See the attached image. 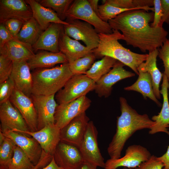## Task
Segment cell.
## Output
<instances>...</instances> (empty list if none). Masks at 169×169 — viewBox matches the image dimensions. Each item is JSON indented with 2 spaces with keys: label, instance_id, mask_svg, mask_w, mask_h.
Wrapping results in <instances>:
<instances>
[{
  "label": "cell",
  "instance_id": "26",
  "mask_svg": "<svg viewBox=\"0 0 169 169\" xmlns=\"http://www.w3.org/2000/svg\"><path fill=\"white\" fill-rule=\"evenodd\" d=\"M27 62L31 70L51 68L57 64L68 63L66 56L61 52L53 53L45 50L38 52Z\"/></svg>",
  "mask_w": 169,
  "mask_h": 169
},
{
  "label": "cell",
  "instance_id": "24",
  "mask_svg": "<svg viewBox=\"0 0 169 169\" xmlns=\"http://www.w3.org/2000/svg\"><path fill=\"white\" fill-rule=\"evenodd\" d=\"M63 24L52 23L45 30L32 47L34 51L45 50L53 53L60 51L59 41Z\"/></svg>",
  "mask_w": 169,
  "mask_h": 169
},
{
  "label": "cell",
  "instance_id": "2",
  "mask_svg": "<svg viewBox=\"0 0 169 169\" xmlns=\"http://www.w3.org/2000/svg\"><path fill=\"white\" fill-rule=\"evenodd\" d=\"M121 114L117 117L116 131L107 150L110 159L121 157L125 145L136 131L144 129H150L155 124L147 115H140L128 104L125 98L119 99Z\"/></svg>",
  "mask_w": 169,
  "mask_h": 169
},
{
  "label": "cell",
  "instance_id": "10",
  "mask_svg": "<svg viewBox=\"0 0 169 169\" xmlns=\"http://www.w3.org/2000/svg\"><path fill=\"white\" fill-rule=\"evenodd\" d=\"M151 156L150 152L145 147L140 145H132L128 147L123 157L107 160L105 162L104 169H116L121 166L136 168L148 159Z\"/></svg>",
  "mask_w": 169,
  "mask_h": 169
},
{
  "label": "cell",
  "instance_id": "20",
  "mask_svg": "<svg viewBox=\"0 0 169 169\" xmlns=\"http://www.w3.org/2000/svg\"><path fill=\"white\" fill-rule=\"evenodd\" d=\"M26 60L13 62V67L11 77L15 84V88L27 96L32 94L33 76Z\"/></svg>",
  "mask_w": 169,
  "mask_h": 169
},
{
  "label": "cell",
  "instance_id": "28",
  "mask_svg": "<svg viewBox=\"0 0 169 169\" xmlns=\"http://www.w3.org/2000/svg\"><path fill=\"white\" fill-rule=\"evenodd\" d=\"M137 80L132 85L125 87L124 90L127 91H135L141 93L143 97L149 98L157 105H161V103L156 97L153 89L152 79L150 74L147 72H139Z\"/></svg>",
  "mask_w": 169,
  "mask_h": 169
},
{
  "label": "cell",
  "instance_id": "27",
  "mask_svg": "<svg viewBox=\"0 0 169 169\" xmlns=\"http://www.w3.org/2000/svg\"><path fill=\"white\" fill-rule=\"evenodd\" d=\"M158 49L149 52L147 58L145 62L141 64L138 68L139 72H147L151 76L152 88L154 94L157 99H161L159 84L162 74L157 68L156 65L157 57L158 55Z\"/></svg>",
  "mask_w": 169,
  "mask_h": 169
},
{
  "label": "cell",
  "instance_id": "38",
  "mask_svg": "<svg viewBox=\"0 0 169 169\" xmlns=\"http://www.w3.org/2000/svg\"><path fill=\"white\" fill-rule=\"evenodd\" d=\"M158 56L163 62L164 67V74L169 83V41L167 39L160 48L158 49Z\"/></svg>",
  "mask_w": 169,
  "mask_h": 169
},
{
  "label": "cell",
  "instance_id": "36",
  "mask_svg": "<svg viewBox=\"0 0 169 169\" xmlns=\"http://www.w3.org/2000/svg\"><path fill=\"white\" fill-rule=\"evenodd\" d=\"M15 88L14 83L11 76L0 83V105L9 100Z\"/></svg>",
  "mask_w": 169,
  "mask_h": 169
},
{
  "label": "cell",
  "instance_id": "53",
  "mask_svg": "<svg viewBox=\"0 0 169 169\" xmlns=\"http://www.w3.org/2000/svg\"></svg>",
  "mask_w": 169,
  "mask_h": 169
},
{
  "label": "cell",
  "instance_id": "32",
  "mask_svg": "<svg viewBox=\"0 0 169 169\" xmlns=\"http://www.w3.org/2000/svg\"><path fill=\"white\" fill-rule=\"evenodd\" d=\"M73 0H41L37 1L42 6L54 10L62 21L67 18V13Z\"/></svg>",
  "mask_w": 169,
  "mask_h": 169
},
{
  "label": "cell",
  "instance_id": "12",
  "mask_svg": "<svg viewBox=\"0 0 169 169\" xmlns=\"http://www.w3.org/2000/svg\"><path fill=\"white\" fill-rule=\"evenodd\" d=\"M125 65L117 61L111 70L95 82L94 90L99 97L107 98L111 94L113 85L120 80L134 76L135 73L126 70Z\"/></svg>",
  "mask_w": 169,
  "mask_h": 169
},
{
  "label": "cell",
  "instance_id": "37",
  "mask_svg": "<svg viewBox=\"0 0 169 169\" xmlns=\"http://www.w3.org/2000/svg\"><path fill=\"white\" fill-rule=\"evenodd\" d=\"M13 67V62L3 55L0 54V83L11 76Z\"/></svg>",
  "mask_w": 169,
  "mask_h": 169
},
{
  "label": "cell",
  "instance_id": "44",
  "mask_svg": "<svg viewBox=\"0 0 169 169\" xmlns=\"http://www.w3.org/2000/svg\"><path fill=\"white\" fill-rule=\"evenodd\" d=\"M158 159L164 164L163 169H169V146L166 152Z\"/></svg>",
  "mask_w": 169,
  "mask_h": 169
},
{
  "label": "cell",
  "instance_id": "15",
  "mask_svg": "<svg viewBox=\"0 0 169 169\" xmlns=\"http://www.w3.org/2000/svg\"><path fill=\"white\" fill-rule=\"evenodd\" d=\"M90 121L85 112L77 116L60 130V141L79 147Z\"/></svg>",
  "mask_w": 169,
  "mask_h": 169
},
{
  "label": "cell",
  "instance_id": "22",
  "mask_svg": "<svg viewBox=\"0 0 169 169\" xmlns=\"http://www.w3.org/2000/svg\"><path fill=\"white\" fill-rule=\"evenodd\" d=\"M0 54L13 62L28 61L35 54L31 45L20 41L17 38H14L0 48Z\"/></svg>",
  "mask_w": 169,
  "mask_h": 169
},
{
  "label": "cell",
  "instance_id": "23",
  "mask_svg": "<svg viewBox=\"0 0 169 169\" xmlns=\"http://www.w3.org/2000/svg\"><path fill=\"white\" fill-rule=\"evenodd\" d=\"M60 51L66 56L69 63L92 53V50L82 44L78 41L73 39L64 32L62 28L59 41Z\"/></svg>",
  "mask_w": 169,
  "mask_h": 169
},
{
  "label": "cell",
  "instance_id": "30",
  "mask_svg": "<svg viewBox=\"0 0 169 169\" xmlns=\"http://www.w3.org/2000/svg\"><path fill=\"white\" fill-rule=\"evenodd\" d=\"M117 61L111 57L104 56L95 62L85 74L96 82L111 70Z\"/></svg>",
  "mask_w": 169,
  "mask_h": 169
},
{
  "label": "cell",
  "instance_id": "4",
  "mask_svg": "<svg viewBox=\"0 0 169 169\" xmlns=\"http://www.w3.org/2000/svg\"><path fill=\"white\" fill-rule=\"evenodd\" d=\"M32 73V94L37 95H55L73 75L69 63L51 68L36 69Z\"/></svg>",
  "mask_w": 169,
  "mask_h": 169
},
{
  "label": "cell",
  "instance_id": "43",
  "mask_svg": "<svg viewBox=\"0 0 169 169\" xmlns=\"http://www.w3.org/2000/svg\"><path fill=\"white\" fill-rule=\"evenodd\" d=\"M163 9V16L159 26L162 27L165 23L169 24V0H161Z\"/></svg>",
  "mask_w": 169,
  "mask_h": 169
},
{
  "label": "cell",
  "instance_id": "21",
  "mask_svg": "<svg viewBox=\"0 0 169 169\" xmlns=\"http://www.w3.org/2000/svg\"><path fill=\"white\" fill-rule=\"evenodd\" d=\"M161 89L160 90L163 98V103L160 112L157 115L153 116L151 120L155 122V125L150 129L149 133L154 134L159 132H164L169 135V103L168 90L169 83L166 75L163 74Z\"/></svg>",
  "mask_w": 169,
  "mask_h": 169
},
{
  "label": "cell",
  "instance_id": "7",
  "mask_svg": "<svg viewBox=\"0 0 169 169\" xmlns=\"http://www.w3.org/2000/svg\"><path fill=\"white\" fill-rule=\"evenodd\" d=\"M98 131L93 122L90 121L83 140L79 147L84 161L97 167L104 168L105 162L99 148Z\"/></svg>",
  "mask_w": 169,
  "mask_h": 169
},
{
  "label": "cell",
  "instance_id": "33",
  "mask_svg": "<svg viewBox=\"0 0 169 169\" xmlns=\"http://www.w3.org/2000/svg\"><path fill=\"white\" fill-rule=\"evenodd\" d=\"M96 58L92 52L69 63L71 73L73 75L85 74L95 62Z\"/></svg>",
  "mask_w": 169,
  "mask_h": 169
},
{
  "label": "cell",
  "instance_id": "50",
  "mask_svg": "<svg viewBox=\"0 0 169 169\" xmlns=\"http://www.w3.org/2000/svg\"><path fill=\"white\" fill-rule=\"evenodd\" d=\"M123 169H138V168L136 167V168H129L124 167V168H123Z\"/></svg>",
  "mask_w": 169,
  "mask_h": 169
},
{
  "label": "cell",
  "instance_id": "3",
  "mask_svg": "<svg viewBox=\"0 0 169 169\" xmlns=\"http://www.w3.org/2000/svg\"><path fill=\"white\" fill-rule=\"evenodd\" d=\"M99 35V45L92 50L96 58L104 56L111 57L128 66L139 75L138 68L146 61L148 54L136 53L124 47L118 41L123 40L124 36L118 30L113 29V32L110 34L100 33Z\"/></svg>",
  "mask_w": 169,
  "mask_h": 169
},
{
  "label": "cell",
  "instance_id": "13",
  "mask_svg": "<svg viewBox=\"0 0 169 169\" xmlns=\"http://www.w3.org/2000/svg\"><path fill=\"white\" fill-rule=\"evenodd\" d=\"M53 157L57 165L63 169H81L84 162L79 148L60 141Z\"/></svg>",
  "mask_w": 169,
  "mask_h": 169
},
{
  "label": "cell",
  "instance_id": "29",
  "mask_svg": "<svg viewBox=\"0 0 169 169\" xmlns=\"http://www.w3.org/2000/svg\"><path fill=\"white\" fill-rule=\"evenodd\" d=\"M44 30L33 18L24 23L17 38L33 46L38 40Z\"/></svg>",
  "mask_w": 169,
  "mask_h": 169
},
{
  "label": "cell",
  "instance_id": "49",
  "mask_svg": "<svg viewBox=\"0 0 169 169\" xmlns=\"http://www.w3.org/2000/svg\"><path fill=\"white\" fill-rule=\"evenodd\" d=\"M6 138V136L3 134L2 131L0 130V145L4 142Z\"/></svg>",
  "mask_w": 169,
  "mask_h": 169
},
{
  "label": "cell",
  "instance_id": "35",
  "mask_svg": "<svg viewBox=\"0 0 169 169\" xmlns=\"http://www.w3.org/2000/svg\"><path fill=\"white\" fill-rule=\"evenodd\" d=\"M16 144L11 139L6 137L0 145V167H8L14 154Z\"/></svg>",
  "mask_w": 169,
  "mask_h": 169
},
{
  "label": "cell",
  "instance_id": "17",
  "mask_svg": "<svg viewBox=\"0 0 169 169\" xmlns=\"http://www.w3.org/2000/svg\"><path fill=\"white\" fill-rule=\"evenodd\" d=\"M31 8L25 1L0 0V23L17 19L25 23L33 18Z\"/></svg>",
  "mask_w": 169,
  "mask_h": 169
},
{
  "label": "cell",
  "instance_id": "52",
  "mask_svg": "<svg viewBox=\"0 0 169 169\" xmlns=\"http://www.w3.org/2000/svg\"><path fill=\"white\" fill-rule=\"evenodd\" d=\"M168 40H169V39H168Z\"/></svg>",
  "mask_w": 169,
  "mask_h": 169
},
{
  "label": "cell",
  "instance_id": "19",
  "mask_svg": "<svg viewBox=\"0 0 169 169\" xmlns=\"http://www.w3.org/2000/svg\"><path fill=\"white\" fill-rule=\"evenodd\" d=\"M4 136L12 140L28 156L34 165L39 162L43 149L34 138L11 130L2 131Z\"/></svg>",
  "mask_w": 169,
  "mask_h": 169
},
{
  "label": "cell",
  "instance_id": "42",
  "mask_svg": "<svg viewBox=\"0 0 169 169\" xmlns=\"http://www.w3.org/2000/svg\"><path fill=\"white\" fill-rule=\"evenodd\" d=\"M14 37L11 34L3 23L0 24V48Z\"/></svg>",
  "mask_w": 169,
  "mask_h": 169
},
{
  "label": "cell",
  "instance_id": "6",
  "mask_svg": "<svg viewBox=\"0 0 169 169\" xmlns=\"http://www.w3.org/2000/svg\"><path fill=\"white\" fill-rule=\"evenodd\" d=\"M95 82L86 74H75L68 80L55 96L58 104L67 103L86 96L94 90Z\"/></svg>",
  "mask_w": 169,
  "mask_h": 169
},
{
  "label": "cell",
  "instance_id": "41",
  "mask_svg": "<svg viewBox=\"0 0 169 169\" xmlns=\"http://www.w3.org/2000/svg\"><path fill=\"white\" fill-rule=\"evenodd\" d=\"M154 13V19L150 24L151 27L159 26L163 16V9L161 5V0H153Z\"/></svg>",
  "mask_w": 169,
  "mask_h": 169
},
{
  "label": "cell",
  "instance_id": "18",
  "mask_svg": "<svg viewBox=\"0 0 169 169\" xmlns=\"http://www.w3.org/2000/svg\"><path fill=\"white\" fill-rule=\"evenodd\" d=\"M0 120L2 131H30L21 115L9 100L0 105Z\"/></svg>",
  "mask_w": 169,
  "mask_h": 169
},
{
  "label": "cell",
  "instance_id": "14",
  "mask_svg": "<svg viewBox=\"0 0 169 169\" xmlns=\"http://www.w3.org/2000/svg\"><path fill=\"white\" fill-rule=\"evenodd\" d=\"M9 100L21 115L30 131H37V115L31 97L27 96L15 88Z\"/></svg>",
  "mask_w": 169,
  "mask_h": 169
},
{
  "label": "cell",
  "instance_id": "25",
  "mask_svg": "<svg viewBox=\"0 0 169 169\" xmlns=\"http://www.w3.org/2000/svg\"><path fill=\"white\" fill-rule=\"evenodd\" d=\"M25 1L31 8L33 18L44 31L52 23L68 24V22L61 20L54 10L42 6L37 0Z\"/></svg>",
  "mask_w": 169,
  "mask_h": 169
},
{
  "label": "cell",
  "instance_id": "46",
  "mask_svg": "<svg viewBox=\"0 0 169 169\" xmlns=\"http://www.w3.org/2000/svg\"><path fill=\"white\" fill-rule=\"evenodd\" d=\"M43 169H63L56 163L53 157L50 162Z\"/></svg>",
  "mask_w": 169,
  "mask_h": 169
},
{
  "label": "cell",
  "instance_id": "40",
  "mask_svg": "<svg viewBox=\"0 0 169 169\" xmlns=\"http://www.w3.org/2000/svg\"><path fill=\"white\" fill-rule=\"evenodd\" d=\"M163 163L155 156L151 155L146 161L142 163L137 167L138 169H162Z\"/></svg>",
  "mask_w": 169,
  "mask_h": 169
},
{
  "label": "cell",
  "instance_id": "45",
  "mask_svg": "<svg viewBox=\"0 0 169 169\" xmlns=\"http://www.w3.org/2000/svg\"><path fill=\"white\" fill-rule=\"evenodd\" d=\"M47 165V163L45 159L44 158H41L38 163L31 169H43Z\"/></svg>",
  "mask_w": 169,
  "mask_h": 169
},
{
  "label": "cell",
  "instance_id": "1",
  "mask_svg": "<svg viewBox=\"0 0 169 169\" xmlns=\"http://www.w3.org/2000/svg\"><path fill=\"white\" fill-rule=\"evenodd\" d=\"M154 13L143 9L123 12L108 21L113 29L120 31L127 45L149 52L159 48L167 39L168 32L162 27H151Z\"/></svg>",
  "mask_w": 169,
  "mask_h": 169
},
{
  "label": "cell",
  "instance_id": "48",
  "mask_svg": "<svg viewBox=\"0 0 169 169\" xmlns=\"http://www.w3.org/2000/svg\"><path fill=\"white\" fill-rule=\"evenodd\" d=\"M97 168L90 163L84 161L81 169H97Z\"/></svg>",
  "mask_w": 169,
  "mask_h": 169
},
{
  "label": "cell",
  "instance_id": "34",
  "mask_svg": "<svg viewBox=\"0 0 169 169\" xmlns=\"http://www.w3.org/2000/svg\"><path fill=\"white\" fill-rule=\"evenodd\" d=\"M102 4L98 5V13L100 18L104 22L108 21L125 12L134 9L122 8L112 6L106 0H104Z\"/></svg>",
  "mask_w": 169,
  "mask_h": 169
},
{
  "label": "cell",
  "instance_id": "47",
  "mask_svg": "<svg viewBox=\"0 0 169 169\" xmlns=\"http://www.w3.org/2000/svg\"><path fill=\"white\" fill-rule=\"evenodd\" d=\"M93 9L96 14L99 16L98 9V0H88Z\"/></svg>",
  "mask_w": 169,
  "mask_h": 169
},
{
  "label": "cell",
  "instance_id": "39",
  "mask_svg": "<svg viewBox=\"0 0 169 169\" xmlns=\"http://www.w3.org/2000/svg\"><path fill=\"white\" fill-rule=\"evenodd\" d=\"M3 23L14 38H17L24 24V23L21 20L15 18L8 20Z\"/></svg>",
  "mask_w": 169,
  "mask_h": 169
},
{
  "label": "cell",
  "instance_id": "16",
  "mask_svg": "<svg viewBox=\"0 0 169 169\" xmlns=\"http://www.w3.org/2000/svg\"><path fill=\"white\" fill-rule=\"evenodd\" d=\"M31 97L37 113L38 130L48 124L55 123L54 114L58 105L55 100V95H43L32 94Z\"/></svg>",
  "mask_w": 169,
  "mask_h": 169
},
{
  "label": "cell",
  "instance_id": "31",
  "mask_svg": "<svg viewBox=\"0 0 169 169\" xmlns=\"http://www.w3.org/2000/svg\"><path fill=\"white\" fill-rule=\"evenodd\" d=\"M34 166L23 150L16 145L13 156L8 166V169H31Z\"/></svg>",
  "mask_w": 169,
  "mask_h": 169
},
{
  "label": "cell",
  "instance_id": "5",
  "mask_svg": "<svg viewBox=\"0 0 169 169\" xmlns=\"http://www.w3.org/2000/svg\"><path fill=\"white\" fill-rule=\"evenodd\" d=\"M67 20L79 19L91 24L98 33L110 34L113 29L108 22L102 20L87 0H74L67 13Z\"/></svg>",
  "mask_w": 169,
  "mask_h": 169
},
{
  "label": "cell",
  "instance_id": "11",
  "mask_svg": "<svg viewBox=\"0 0 169 169\" xmlns=\"http://www.w3.org/2000/svg\"><path fill=\"white\" fill-rule=\"evenodd\" d=\"M60 129L55 123H50L35 132L30 131H13L31 137L39 143L46 153L53 156L56 148L60 141Z\"/></svg>",
  "mask_w": 169,
  "mask_h": 169
},
{
  "label": "cell",
  "instance_id": "8",
  "mask_svg": "<svg viewBox=\"0 0 169 169\" xmlns=\"http://www.w3.org/2000/svg\"><path fill=\"white\" fill-rule=\"evenodd\" d=\"M68 25H63L65 33L69 37L81 40L91 50L98 46L100 42L99 33L90 24L79 19L67 20Z\"/></svg>",
  "mask_w": 169,
  "mask_h": 169
},
{
  "label": "cell",
  "instance_id": "51",
  "mask_svg": "<svg viewBox=\"0 0 169 169\" xmlns=\"http://www.w3.org/2000/svg\"><path fill=\"white\" fill-rule=\"evenodd\" d=\"M0 169H8V167H0Z\"/></svg>",
  "mask_w": 169,
  "mask_h": 169
},
{
  "label": "cell",
  "instance_id": "9",
  "mask_svg": "<svg viewBox=\"0 0 169 169\" xmlns=\"http://www.w3.org/2000/svg\"><path fill=\"white\" fill-rule=\"evenodd\" d=\"M91 101L86 96L69 102L58 104L54 114L55 124L61 129L89 108Z\"/></svg>",
  "mask_w": 169,
  "mask_h": 169
}]
</instances>
